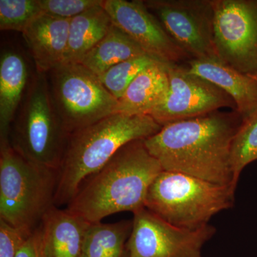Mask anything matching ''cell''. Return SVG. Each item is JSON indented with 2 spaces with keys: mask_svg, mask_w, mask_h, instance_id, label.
Masks as SVG:
<instances>
[{
  "mask_svg": "<svg viewBox=\"0 0 257 257\" xmlns=\"http://www.w3.org/2000/svg\"><path fill=\"white\" fill-rule=\"evenodd\" d=\"M68 137L52 102L47 74L36 71L12 124L10 145L32 164L58 172Z\"/></svg>",
  "mask_w": 257,
  "mask_h": 257,
  "instance_id": "cell-4",
  "label": "cell"
},
{
  "mask_svg": "<svg viewBox=\"0 0 257 257\" xmlns=\"http://www.w3.org/2000/svg\"><path fill=\"white\" fill-rule=\"evenodd\" d=\"M242 121L237 111H214L165 125L144 143L164 171L236 189L230 151Z\"/></svg>",
  "mask_w": 257,
  "mask_h": 257,
  "instance_id": "cell-1",
  "label": "cell"
},
{
  "mask_svg": "<svg viewBox=\"0 0 257 257\" xmlns=\"http://www.w3.org/2000/svg\"><path fill=\"white\" fill-rule=\"evenodd\" d=\"M30 78L25 57L5 50L0 58V146L10 143L12 124L28 89Z\"/></svg>",
  "mask_w": 257,
  "mask_h": 257,
  "instance_id": "cell-16",
  "label": "cell"
},
{
  "mask_svg": "<svg viewBox=\"0 0 257 257\" xmlns=\"http://www.w3.org/2000/svg\"><path fill=\"white\" fill-rule=\"evenodd\" d=\"M143 55L146 54L131 38L112 25L106 36L79 63L99 77L113 66Z\"/></svg>",
  "mask_w": 257,
  "mask_h": 257,
  "instance_id": "cell-19",
  "label": "cell"
},
{
  "mask_svg": "<svg viewBox=\"0 0 257 257\" xmlns=\"http://www.w3.org/2000/svg\"><path fill=\"white\" fill-rule=\"evenodd\" d=\"M42 13L56 18L71 19L101 5L103 0H39Z\"/></svg>",
  "mask_w": 257,
  "mask_h": 257,
  "instance_id": "cell-24",
  "label": "cell"
},
{
  "mask_svg": "<svg viewBox=\"0 0 257 257\" xmlns=\"http://www.w3.org/2000/svg\"><path fill=\"white\" fill-rule=\"evenodd\" d=\"M16 257H42L37 228L22 243Z\"/></svg>",
  "mask_w": 257,
  "mask_h": 257,
  "instance_id": "cell-26",
  "label": "cell"
},
{
  "mask_svg": "<svg viewBox=\"0 0 257 257\" xmlns=\"http://www.w3.org/2000/svg\"><path fill=\"white\" fill-rule=\"evenodd\" d=\"M133 220L89 223L80 257H126V242Z\"/></svg>",
  "mask_w": 257,
  "mask_h": 257,
  "instance_id": "cell-20",
  "label": "cell"
},
{
  "mask_svg": "<svg viewBox=\"0 0 257 257\" xmlns=\"http://www.w3.org/2000/svg\"><path fill=\"white\" fill-rule=\"evenodd\" d=\"M42 13L39 0H0V30L23 33Z\"/></svg>",
  "mask_w": 257,
  "mask_h": 257,
  "instance_id": "cell-23",
  "label": "cell"
},
{
  "mask_svg": "<svg viewBox=\"0 0 257 257\" xmlns=\"http://www.w3.org/2000/svg\"><path fill=\"white\" fill-rule=\"evenodd\" d=\"M166 64L159 62L139 74L118 99L116 113L150 115L162 105L170 90Z\"/></svg>",
  "mask_w": 257,
  "mask_h": 257,
  "instance_id": "cell-17",
  "label": "cell"
},
{
  "mask_svg": "<svg viewBox=\"0 0 257 257\" xmlns=\"http://www.w3.org/2000/svg\"><path fill=\"white\" fill-rule=\"evenodd\" d=\"M89 224L68 209L52 205L37 227L42 257H80Z\"/></svg>",
  "mask_w": 257,
  "mask_h": 257,
  "instance_id": "cell-14",
  "label": "cell"
},
{
  "mask_svg": "<svg viewBox=\"0 0 257 257\" xmlns=\"http://www.w3.org/2000/svg\"><path fill=\"white\" fill-rule=\"evenodd\" d=\"M29 236L0 220V257H16L18 248Z\"/></svg>",
  "mask_w": 257,
  "mask_h": 257,
  "instance_id": "cell-25",
  "label": "cell"
},
{
  "mask_svg": "<svg viewBox=\"0 0 257 257\" xmlns=\"http://www.w3.org/2000/svg\"><path fill=\"white\" fill-rule=\"evenodd\" d=\"M159 62L147 55L138 56L113 66L99 75V78L104 87L118 100L139 74Z\"/></svg>",
  "mask_w": 257,
  "mask_h": 257,
  "instance_id": "cell-22",
  "label": "cell"
},
{
  "mask_svg": "<svg viewBox=\"0 0 257 257\" xmlns=\"http://www.w3.org/2000/svg\"><path fill=\"white\" fill-rule=\"evenodd\" d=\"M212 5L218 58L257 79V0H212Z\"/></svg>",
  "mask_w": 257,
  "mask_h": 257,
  "instance_id": "cell-8",
  "label": "cell"
},
{
  "mask_svg": "<svg viewBox=\"0 0 257 257\" xmlns=\"http://www.w3.org/2000/svg\"><path fill=\"white\" fill-rule=\"evenodd\" d=\"M148 10L191 60H219L212 0H147Z\"/></svg>",
  "mask_w": 257,
  "mask_h": 257,
  "instance_id": "cell-9",
  "label": "cell"
},
{
  "mask_svg": "<svg viewBox=\"0 0 257 257\" xmlns=\"http://www.w3.org/2000/svg\"><path fill=\"white\" fill-rule=\"evenodd\" d=\"M170 90L162 105L150 116L163 126L229 108L236 111L231 96L212 83L190 73L184 66L166 64Z\"/></svg>",
  "mask_w": 257,
  "mask_h": 257,
  "instance_id": "cell-11",
  "label": "cell"
},
{
  "mask_svg": "<svg viewBox=\"0 0 257 257\" xmlns=\"http://www.w3.org/2000/svg\"><path fill=\"white\" fill-rule=\"evenodd\" d=\"M70 20L42 13L23 32L37 71L47 74L64 62Z\"/></svg>",
  "mask_w": 257,
  "mask_h": 257,
  "instance_id": "cell-13",
  "label": "cell"
},
{
  "mask_svg": "<svg viewBox=\"0 0 257 257\" xmlns=\"http://www.w3.org/2000/svg\"><path fill=\"white\" fill-rule=\"evenodd\" d=\"M257 160V111L243 119L233 139L230 163L234 184L237 187L243 169Z\"/></svg>",
  "mask_w": 257,
  "mask_h": 257,
  "instance_id": "cell-21",
  "label": "cell"
},
{
  "mask_svg": "<svg viewBox=\"0 0 257 257\" xmlns=\"http://www.w3.org/2000/svg\"><path fill=\"white\" fill-rule=\"evenodd\" d=\"M101 5L113 25L124 32L146 55L167 64H178L188 58L144 1L103 0Z\"/></svg>",
  "mask_w": 257,
  "mask_h": 257,
  "instance_id": "cell-12",
  "label": "cell"
},
{
  "mask_svg": "<svg viewBox=\"0 0 257 257\" xmlns=\"http://www.w3.org/2000/svg\"><path fill=\"white\" fill-rule=\"evenodd\" d=\"M162 170L144 140L126 144L99 172L86 179L66 209L89 223L145 207L150 185Z\"/></svg>",
  "mask_w": 257,
  "mask_h": 257,
  "instance_id": "cell-2",
  "label": "cell"
},
{
  "mask_svg": "<svg viewBox=\"0 0 257 257\" xmlns=\"http://www.w3.org/2000/svg\"><path fill=\"white\" fill-rule=\"evenodd\" d=\"M162 128L150 115L116 113L71 133L58 171L54 205H68L86 179L102 169L121 147L146 140Z\"/></svg>",
  "mask_w": 257,
  "mask_h": 257,
  "instance_id": "cell-3",
  "label": "cell"
},
{
  "mask_svg": "<svg viewBox=\"0 0 257 257\" xmlns=\"http://www.w3.org/2000/svg\"><path fill=\"white\" fill-rule=\"evenodd\" d=\"M133 214L126 257H202L203 246L216 234L212 225L184 229L170 224L145 207Z\"/></svg>",
  "mask_w": 257,
  "mask_h": 257,
  "instance_id": "cell-10",
  "label": "cell"
},
{
  "mask_svg": "<svg viewBox=\"0 0 257 257\" xmlns=\"http://www.w3.org/2000/svg\"><path fill=\"white\" fill-rule=\"evenodd\" d=\"M52 102L69 135L117 111L118 100L80 63H62L47 74Z\"/></svg>",
  "mask_w": 257,
  "mask_h": 257,
  "instance_id": "cell-7",
  "label": "cell"
},
{
  "mask_svg": "<svg viewBox=\"0 0 257 257\" xmlns=\"http://www.w3.org/2000/svg\"><path fill=\"white\" fill-rule=\"evenodd\" d=\"M235 191L231 186L163 170L148 189L145 208L171 224L197 229L233 207Z\"/></svg>",
  "mask_w": 257,
  "mask_h": 257,
  "instance_id": "cell-5",
  "label": "cell"
},
{
  "mask_svg": "<svg viewBox=\"0 0 257 257\" xmlns=\"http://www.w3.org/2000/svg\"><path fill=\"white\" fill-rule=\"evenodd\" d=\"M58 172L32 164L0 146V220L30 235L52 205Z\"/></svg>",
  "mask_w": 257,
  "mask_h": 257,
  "instance_id": "cell-6",
  "label": "cell"
},
{
  "mask_svg": "<svg viewBox=\"0 0 257 257\" xmlns=\"http://www.w3.org/2000/svg\"><path fill=\"white\" fill-rule=\"evenodd\" d=\"M231 96L243 119L257 111V79L241 73L219 60H189L184 66Z\"/></svg>",
  "mask_w": 257,
  "mask_h": 257,
  "instance_id": "cell-15",
  "label": "cell"
},
{
  "mask_svg": "<svg viewBox=\"0 0 257 257\" xmlns=\"http://www.w3.org/2000/svg\"><path fill=\"white\" fill-rule=\"evenodd\" d=\"M112 25L109 15L101 5L71 19L63 63H79L106 36Z\"/></svg>",
  "mask_w": 257,
  "mask_h": 257,
  "instance_id": "cell-18",
  "label": "cell"
}]
</instances>
